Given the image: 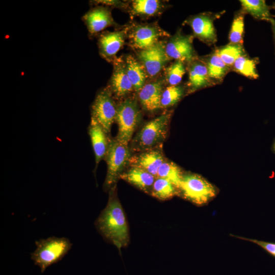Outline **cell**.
Returning <instances> with one entry per match:
<instances>
[{
  "instance_id": "28",
  "label": "cell",
  "mask_w": 275,
  "mask_h": 275,
  "mask_svg": "<svg viewBox=\"0 0 275 275\" xmlns=\"http://www.w3.org/2000/svg\"><path fill=\"white\" fill-rule=\"evenodd\" d=\"M184 88L180 85L169 86L164 89L160 99V108L175 105L183 97Z\"/></svg>"
},
{
  "instance_id": "5",
  "label": "cell",
  "mask_w": 275,
  "mask_h": 275,
  "mask_svg": "<svg viewBox=\"0 0 275 275\" xmlns=\"http://www.w3.org/2000/svg\"><path fill=\"white\" fill-rule=\"evenodd\" d=\"M141 119V110L136 100L128 97L122 100L117 104L115 121L118 125V132L116 139L128 145Z\"/></svg>"
},
{
  "instance_id": "13",
  "label": "cell",
  "mask_w": 275,
  "mask_h": 275,
  "mask_svg": "<svg viewBox=\"0 0 275 275\" xmlns=\"http://www.w3.org/2000/svg\"><path fill=\"white\" fill-rule=\"evenodd\" d=\"M161 145L132 155L128 166L143 170L157 178L158 169L166 160Z\"/></svg>"
},
{
  "instance_id": "6",
  "label": "cell",
  "mask_w": 275,
  "mask_h": 275,
  "mask_svg": "<svg viewBox=\"0 0 275 275\" xmlns=\"http://www.w3.org/2000/svg\"><path fill=\"white\" fill-rule=\"evenodd\" d=\"M179 189L185 198L199 205L207 203L216 195L215 187L195 174H183Z\"/></svg>"
},
{
  "instance_id": "20",
  "label": "cell",
  "mask_w": 275,
  "mask_h": 275,
  "mask_svg": "<svg viewBox=\"0 0 275 275\" xmlns=\"http://www.w3.org/2000/svg\"><path fill=\"white\" fill-rule=\"evenodd\" d=\"M124 62L128 76L134 90L138 93L145 85L148 75L143 65L132 56H127Z\"/></svg>"
},
{
  "instance_id": "22",
  "label": "cell",
  "mask_w": 275,
  "mask_h": 275,
  "mask_svg": "<svg viewBox=\"0 0 275 275\" xmlns=\"http://www.w3.org/2000/svg\"><path fill=\"white\" fill-rule=\"evenodd\" d=\"M243 11L259 20L269 21L271 18L270 7L264 0H240Z\"/></svg>"
},
{
  "instance_id": "31",
  "label": "cell",
  "mask_w": 275,
  "mask_h": 275,
  "mask_svg": "<svg viewBox=\"0 0 275 275\" xmlns=\"http://www.w3.org/2000/svg\"><path fill=\"white\" fill-rule=\"evenodd\" d=\"M238 238H240L243 240H248L253 242L257 245L262 248L269 254L275 257V243L267 242L263 241H260L256 239H252L249 238H243L241 237H237Z\"/></svg>"
},
{
  "instance_id": "3",
  "label": "cell",
  "mask_w": 275,
  "mask_h": 275,
  "mask_svg": "<svg viewBox=\"0 0 275 275\" xmlns=\"http://www.w3.org/2000/svg\"><path fill=\"white\" fill-rule=\"evenodd\" d=\"M35 244L36 249L31 254V258L42 273L47 267L62 260L72 246L68 238L55 236L37 240Z\"/></svg>"
},
{
  "instance_id": "32",
  "label": "cell",
  "mask_w": 275,
  "mask_h": 275,
  "mask_svg": "<svg viewBox=\"0 0 275 275\" xmlns=\"http://www.w3.org/2000/svg\"><path fill=\"white\" fill-rule=\"evenodd\" d=\"M92 4H101L103 6H112L117 8L124 7V4L118 1H92Z\"/></svg>"
},
{
  "instance_id": "24",
  "label": "cell",
  "mask_w": 275,
  "mask_h": 275,
  "mask_svg": "<svg viewBox=\"0 0 275 275\" xmlns=\"http://www.w3.org/2000/svg\"><path fill=\"white\" fill-rule=\"evenodd\" d=\"M183 174L174 162L165 160L159 167L157 177L165 179L179 189Z\"/></svg>"
},
{
  "instance_id": "2",
  "label": "cell",
  "mask_w": 275,
  "mask_h": 275,
  "mask_svg": "<svg viewBox=\"0 0 275 275\" xmlns=\"http://www.w3.org/2000/svg\"><path fill=\"white\" fill-rule=\"evenodd\" d=\"M171 112H165L147 122L132 139L131 151L141 152L161 145L166 138Z\"/></svg>"
},
{
  "instance_id": "21",
  "label": "cell",
  "mask_w": 275,
  "mask_h": 275,
  "mask_svg": "<svg viewBox=\"0 0 275 275\" xmlns=\"http://www.w3.org/2000/svg\"><path fill=\"white\" fill-rule=\"evenodd\" d=\"M164 7L158 0H135L131 2L130 12L132 16L148 18L160 14Z\"/></svg>"
},
{
  "instance_id": "4",
  "label": "cell",
  "mask_w": 275,
  "mask_h": 275,
  "mask_svg": "<svg viewBox=\"0 0 275 275\" xmlns=\"http://www.w3.org/2000/svg\"><path fill=\"white\" fill-rule=\"evenodd\" d=\"M131 152L128 145L122 144L116 138L110 139L104 157L107 164V173L103 185L105 190L109 191L116 185L125 168L129 164Z\"/></svg>"
},
{
  "instance_id": "19",
  "label": "cell",
  "mask_w": 275,
  "mask_h": 275,
  "mask_svg": "<svg viewBox=\"0 0 275 275\" xmlns=\"http://www.w3.org/2000/svg\"><path fill=\"white\" fill-rule=\"evenodd\" d=\"M120 178L145 193L150 194L156 177L141 169L130 167L122 174Z\"/></svg>"
},
{
  "instance_id": "12",
  "label": "cell",
  "mask_w": 275,
  "mask_h": 275,
  "mask_svg": "<svg viewBox=\"0 0 275 275\" xmlns=\"http://www.w3.org/2000/svg\"><path fill=\"white\" fill-rule=\"evenodd\" d=\"M127 36V29L114 32H104L99 37L98 46L100 56L113 63Z\"/></svg>"
},
{
  "instance_id": "14",
  "label": "cell",
  "mask_w": 275,
  "mask_h": 275,
  "mask_svg": "<svg viewBox=\"0 0 275 275\" xmlns=\"http://www.w3.org/2000/svg\"><path fill=\"white\" fill-rule=\"evenodd\" d=\"M91 37L107 27L116 26L110 10L103 6H97L90 9L82 17Z\"/></svg>"
},
{
  "instance_id": "8",
  "label": "cell",
  "mask_w": 275,
  "mask_h": 275,
  "mask_svg": "<svg viewBox=\"0 0 275 275\" xmlns=\"http://www.w3.org/2000/svg\"><path fill=\"white\" fill-rule=\"evenodd\" d=\"M169 35L156 23L139 24L127 29V36L132 47L138 50L147 49Z\"/></svg>"
},
{
  "instance_id": "23",
  "label": "cell",
  "mask_w": 275,
  "mask_h": 275,
  "mask_svg": "<svg viewBox=\"0 0 275 275\" xmlns=\"http://www.w3.org/2000/svg\"><path fill=\"white\" fill-rule=\"evenodd\" d=\"M208 75L213 81L222 80L229 72L230 67L214 52L204 61Z\"/></svg>"
},
{
  "instance_id": "1",
  "label": "cell",
  "mask_w": 275,
  "mask_h": 275,
  "mask_svg": "<svg viewBox=\"0 0 275 275\" xmlns=\"http://www.w3.org/2000/svg\"><path fill=\"white\" fill-rule=\"evenodd\" d=\"M100 234L118 249L126 246L129 240L124 212L117 196L116 185L109 191L108 202L95 223Z\"/></svg>"
},
{
  "instance_id": "11",
  "label": "cell",
  "mask_w": 275,
  "mask_h": 275,
  "mask_svg": "<svg viewBox=\"0 0 275 275\" xmlns=\"http://www.w3.org/2000/svg\"><path fill=\"white\" fill-rule=\"evenodd\" d=\"M113 64V73L107 88L114 98L123 99L134 91V88L128 76L124 59L117 58Z\"/></svg>"
},
{
  "instance_id": "10",
  "label": "cell",
  "mask_w": 275,
  "mask_h": 275,
  "mask_svg": "<svg viewBox=\"0 0 275 275\" xmlns=\"http://www.w3.org/2000/svg\"><path fill=\"white\" fill-rule=\"evenodd\" d=\"M193 39V36L183 35L178 31L166 43V51L169 58L184 63L194 60L196 58Z\"/></svg>"
},
{
  "instance_id": "29",
  "label": "cell",
  "mask_w": 275,
  "mask_h": 275,
  "mask_svg": "<svg viewBox=\"0 0 275 275\" xmlns=\"http://www.w3.org/2000/svg\"><path fill=\"white\" fill-rule=\"evenodd\" d=\"M185 71L184 63L175 61L166 70V80L170 86L179 85Z\"/></svg>"
},
{
  "instance_id": "34",
  "label": "cell",
  "mask_w": 275,
  "mask_h": 275,
  "mask_svg": "<svg viewBox=\"0 0 275 275\" xmlns=\"http://www.w3.org/2000/svg\"><path fill=\"white\" fill-rule=\"evenodd\" d=\"M271 149H272V151L275 153V139L274 140V141L273 142L272 147H271Z\"/></svg>"
},
{
  "instance_id": "15",
  "label": "cell",
  "mask_w": 275,
  "mask_h": 275,
  "mask_svg": "<svg viewBox=\"0 0 275 275\" xmlns=\"http://www.w3.org/2000/svg\"><path fill=\"white\" fill-rule=\"evenodd\" d=\"M186 23L191 27L194 36L208 44H212L217 40L212 18L207 14H200L191 16Z\"/></svg>"
},
{
  "instance_id": "17",
  "label": "cell",
  "mask_w": 275,
  "mask_h": 275,
  "mask_svg": "<svg viewBox=\"0 0 275 275\" xmlns=\"http://www.w3.org/2000/svg\"><path fill=\"white\" fill-rule=\"evenodd\" d=\"M88 133L95 154L96 169L99 162L104 159L110 139L101 125L92 117L88 128Z\"/></svg>"
},
{
  "instance_id": "30",
  "label": "cell",
  "mask_w": 275,
  "mask_h": 275,
  "mask_svg": "<svg viewBox=\"0 0 275 275\" xmlns=\"http://www.w3.org/2000/svg\"><path fill=\"white\" fill-rule=\"evenodd\" d=\"M244 25V13L242 12L235 15L232 22L229 35L230 43L242 44Z\"/></svg>"
},
{
  "instance_id": "18",
  "label": "cell",
  "mask_w": 275,
  "mask_h": 275,
  "mask_svg": "<svg viewBox=\"0 0 275 275\" xmlns=\"http://www.w3.org/2000/svg\"><path fill=\"white\" fill-rule=\"evenodd\" d=\"M188 86L191 92L211 85L205 62L196 58L189 63Z\"/></svg>"
},
{
  "instance_id": "9",
  "label": "cell",
  "mask_w": 275,
  "mask_h": 275,
  "mask_svg": "<svg viewBox=\"0 0 275 275\" xmlns=\"http://www.w3.org/2000/svg\"><path fill=\"white\" fill-rule=\"evenodd\" d=\"M137 57L147 75L151 77L157 76L171 60L166 51V43L161 40L149 48L138 50Z\"/></svg>"
},
{
  "instance_id": "25",
  "label": "cell",
  "mask_w": 275,
  "mask_h": 275,
  "mask_svg": "<svg viewBox=\"0 0 275 275\" xmlns=\"http://www.w3.org/2000/svg\"><path fill=\"white\" fill-rule=\"evenodd\" d=\"M257 63V59L243 54L235 61L232 67L235 71L244 76L257 79L259 77L256 68Z\"/></svg>"
},
{
  "instance_id": "27",
  "label": "cell",
  "mask_w": 275,
  "mask_h": 275,
  "mask_svg": "<svg viewBox=\"0 0 275 275\" xmlns=\"http://www.w3.org/2000/svg\"><path fill=\"white\" fill-rule=\"evenodd\" d=\"M222 61L229 67L233 66L235 61L244 54L242 44L229 43L214 51Z\"/></svg>"
},
{
  "instance_id": "33",
  "label": "cell",
  "mask_w": 275,
  "mask_h": 275,
  "mask_svg": "<svg viewBox=\"0 0 275 275\" xmlns=\"http://www.w3.org/2000/svg\"><path fill=\"white\" fill-rule=\"evenodd\" d=\"M269 22L271 24V30L272 32L273 37L275 42V19L271 18L269 19Z\"/></svg>"
},
{
  "instance_id": "16",
  "label": "cell",
  "mask_w": 275,
  "mask_h": 275,
  "mask_svg": "<svg viewBox=\"0 0 275 275\" xmlns=\"http://www.w3.org/2000/svg\"><path fill=\"white\" fill-rule=\"evenodd\" d=\"M163 89L162 80L145 84L138 92L139 99L142 107L148 112L160 108V99Z\"/></svg>"
},
{
  "instance_id": "35",
  "label": "cell",
  "mask_w": 275,
  "mask_h": 275,
  "mask_svg": "<svg viewBox=\"0 0 275 275\" xmlns=\"http://www.w3.org/2000/svg\"><path fill=\"white\" fill-rule=\"evenodd\" d=\"M272 8L275 10V3H273V5L272 6Z\"/></svg>"
},
{
  "instance_id": "26",
  "label": "cell",
  "mask_w": 275,
  "mask_h": 275,
  "mask_svg": "<svg viewBox=\"0 0 275 275\" xmlns=\"http://www.w3.org/2000/svg\"><path fill=\"white\" fill-rule=\"evenodd\" d=\"M177 189L169 181L157 177L152 186L150 194L157 199L166 200L177 194Z\"/></svg>"
},
{
  "instance_id": "7",
  "label": "cell",
  "mask_w": 275,
  "mask_h": 275,
  "mask_svg": "<svg viewBox=\"0 0 275 275\" xmlns=\"http://www.w3.org/2000/svg\"><path fill=\"white\" fill-rule=\"evenodd\" d=\"M114 98L108 88H104L98 92L91 107V117L101 125L108 135L117 115V104Z\"/></svg>"
}]
</instances>
